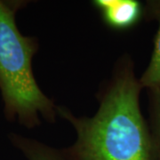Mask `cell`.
Here are the masks:
<instances>
[{"mask_svg": "<svg viewBox=\"0 0 160 160\" xmlns=\"http://www.w3.org/2000/svg\"><path fill=\"white\" fill-rule=\"evenodd\" d=\"M142 87L132 65L125 62L92 118H76L58 108L75 127L78 139L68 149L74 160H155L151 132L141 112Z\"/></svg>", "mask_w": 160, "mask_h": 160, "instance_id": "6da1fadb", "label": "cell"}, {"mask_svg": "<svg viewBox=\"0 0 160 160\" xmlns=\"http://www.w3.org/2000/svg\"><path fill=\"white\" fill-rule=\"evenodd\" d=\"M20 5L0 0V91L6 119L33 128L40 117L52 122L57 108L35 79L32 59L38 43L18 29L15 12Z\"/></svg>", "mask_w": 160, "mask_h": 160, "instance_id": "7a4b0ae2", "label": "cell"}, {"mask_svg": "<svg viewBox=\"0 0 160 160\" xmlns=\"http://www.w3.org/2000/svg\"><path fill=\"white\" fill-rule=\"evenodd\" d=\"M93 6L105 24L118 30L133 27L144 14L143 6L137 0H95Z\"/></svg>", "mask_w": 160, "mask_h": 160, "instance_id": "3957f363", "label": "cell"}, {"mask_svg": "<svg viewBox=\"0 0 160 160\" xmlns=\"http://www.w3.org/2000/svg\"><path fill=\"white\" fill-rule=\"evenodd\" d=\"M144 14L158 22V29L154 39V48L149 65L139 79L142 88L148 90L160 88V0L148 1Z\"/></svg>", "mask_w": 160, "mask_h": 160, "instance_id": "277c9868", "label": "cell"}, {"mask_svg": "<svg viewBox=\"0 0 160 160\" xmlns=\"http://www.w3.org/2000/svg\"><path fill=\"white\" fill-rule=\"evenodd\" d=\"M9 139L15 147L20 149L29 160H64L62 155L54 149L35 140L17 133H10Z\"/></svg>", "mask_w": 160, "mask_h": 160, "instance_id": "5b68a950", "label": "cell"}, {"mask_svg": "<svg viewBox=\"0 0 160 160\" xmlns=\"http://www.w3.org/2000/svg\"><path fill=\"white\" fill-rule=\"evenodd\" d=\"M149 100L155 160H160V88L149 90Z\"/></svg>", "mask_w": 160, "mask_h": 160, "instance_id": "8992f818", "label": "cell"}]
</instances>
